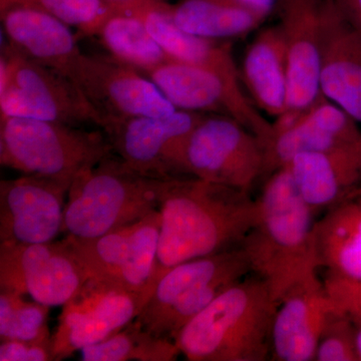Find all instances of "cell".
<instances>
[{"label":"cell","instance_id":"obj_9","mask_svg":"<svg viewBox=\"0 0 361 361\" xmlns=\"http://www.w3.org/2000/svg\"><path fill=\"white\" fill-rule=\"evenodd\" d=\"M265 142L231 116L206 115L186 148L192 177L250 192L264 178Z\"/></svg>","mask_w":361,"mask_h":361},{"label":"cell","instance_id":"obj_29","mask_svg":"<svg viewBox=\"0 0 361 361\" xmlns=\"http://www.w3.org/2000/svg\"><path fill=\"white\" fill-rule=\"evenodd\" d=\"M25 6L51 14L66 25L78 28V39L94 37L109 9L103 0H0V11Z\"/></svg>","mask_w":361,"mask_h":361},{"label":"cell","instance_id":"obj_28","mask_svg":"<svg viewBox=\"0 0 361 361\" xmlns=\"http://www.w3.org/2000/svg\"><path fill=\"white\" fill-rule=\"evenodd\" d=\"M18 292L0 290V341H20L51 348L49 306L25 300Z\"/></svg>","mask_w":361,"mask_h":361},{"label":"cell","instance_id":"obj_13","mask_svg":"<svg viewBox=\"0 0 361 361\" xmlns=\"http://www.w3.org/2000/svg\"><path fill=\"white\" fill-rule=\"evenodd\" d=\"M145 75L177 110L231 116L265 145L272 135V123L254 106L243 85L233 84L215 71L170 59Z\"/></svg>","mask_w":361,"mask_h":361},{"label":"cell","instance_id":"obj_32","mask_svg":"<svg viewBox=\"0 0 361 361\" xmlns=\"http://www.w3.org/2000/svg\"><path fill=\"white\" fill-rule=\"evenodd\" d=\"M1 361H49L54 360L51 348L42 344L20 341H1Z\"/></svg>","mask_w":361,"mask_h":361},{"label":"cell","instance_id":"obj_15","mask_svg":"<svg viewBox=\"0 0 361 361\" xmlns=\"http://www.w3.org/2000/svg\"><path fill=\"white\" fill-rule=\"evenodd\" d=\"M70 185L39 176L23 175L0 182V242H52L65 223Z\"/></svg>","mask_w":361,"mask_h":361},{"label":"cell","instance_id":"obj_19","mask_svg":"<svg viewBox=\"0 0 361 361\" xmlns=\"http://www.w3.org/2000/svg\"><path fill=\"white\" fill-rule=\"evenodd\" d=\"M319 85L325 99L361 125V35L339 13L334 0L325 1Z\"/></svg>","mask_w":361,"mask_h":361},{"label":"cell","instance_id":"obj_33","mask_svg":"<svg viewBox=\"0 0 361 361\" xmlns=\"http://www.w3.org/2000/svg\"><path fill=\"white\" fill-rule=\"evenodd\" d=\"M349 25L361 35V0H334Z\"/></svg>","mask_w":361,"mask_h":361},{"label":"cell","instance_id":"obj_17","mask_svg":"<svg viewBox=\"0 0 361 361\" xmlns=\"http://www.w3.org/2000/svg\"><path fill=\"white\" fill-rule=\"evenodd\" d=\"M272 125L265 146L264 179L298 154L361 144L360 123L324 97L294 118Z\"/></svg>","mask_w":361,"mask_h":361},{"label":"cell","instance_id":"obj_6","mask_svg":"<svg viewBox=\"0 0 361 361\" xmlns=\"http://www.w3.org/2000/svg\"><path fill=\"white\" fill-rule=\"evenodd\" d=\"M250 274L242 248L180 263L159 280L134 322L157 336L175 341L190 320Z\"/></svg>","mask_w":361,"mask_h":361},{"label":"cell","instance_id":"obj_35","mask_svg":"<svg viewBox=\"0 0 361 361\" xmlns=\"http://www.w3.org/2000/svg\"><path fill=\"white\" fill-rule=\"evenodd\" d=\"M235 1L266 20L271 14L276 11L279 0H235Z\"/></svg>","mask_w":361,"mask_h":361},{"label":"cell","instance_id":"obj_27","mask_svg":"<svg viewBox=\"0 0 361 361\" xmlns=\"http://www.w3.org/2000/svg\"><path fill=\"white\" fill-rule=\"evenodd\" d=\"M80 353L85 361H173L180 355L174 341L157 336L135 322Z\"/></svg>","mask_w":361,"mask_h":361},{"label":"cell","instance_id":"obj_7","mask_svg":"<svg viewBox=\"0 0 361 361\" xmlns=\"http://www.w3.org/2000/svg\"><path fill=\"white\" fill-rule=\"evenodd\" d=\"M0 116L102 126L96 110L70 78L26 58L8 44L0 59Z\"/></svg>","mask_w":361,"mask_h":361},{"label":"cell","instance_id":"obj_21","mask_svg":"<svg viewBox=\"0 0 361 361\" xmlns=\"http://www.w3.org/2000/svg\"><path fill=\"white\" fill-rule=\"evenodd\" d=\"M7 44L26 58L63 75L80 54L77 35L70 25L51 14L25 6L0 11Z\"/></svg>","mask_w":361,"mask_h":361},{"label":"cell","instance_id":"obj_31","mask_svg":"<svg viewBox=\"0 0 361 361\" xmlns=\"http://www.w3.org/2000/svg\"><path fill=\"white\" fill-rule=\"evenodd\" d=\"M323 283L339 312L350 317L361 316V280L326 275Z\"/></svg>","mask_w":361,"mask_h":361},{"label":"cell","instance_id":"obj_16","mask_svg":"<svg viewBox=\"0 0 361 361\" xmlns=\"http://www.w3.org/2000/svg\"><path fill=\"white\" fill-rule=\"evenodd\" d=\"M326 0H279L278 26L289 63L286 121L310 109L323 96L319 85L320 49Z\"/></svg>","mask_w":361,"mask_h":361},{"label":"cell","instance_id":"obj_12","mask_svg":"<svg viewBox=\"0 0 361 361\" xmlns=\"http://www.w3.org/2000/svg\"><path fill=\"white\" fill-rule=\"evenodd\" d=\"M151 295L89 279L63 305L52 334L54 360L106 341L134 322Z\"/></svg>","mask_w":361,"mask_h":361},{"label":"cell","instance_id":"obj_5","mask_svg":"<svg viewBox=\"0 0 361 361\" xmlns=\"http://www.w3.org/2000/svg\"><path fill=\"white\" fill-rule=\"evenodd\" d=\"M113 153L104 132L0 116V164L23 175L49 178L71 186L78 173Z\"/></svg>","mask_w":361,"mask_h":361},{"label":"cell","instance_id":"obj_3","mask_svg":"<svg viewBox=\"0 0 361 361\" xmlns=\"http://www.w3.org/2000/svg\"><path fill=\"white\" fill-rule=\"evenodd\" d=\"M278 304L264 280L248 275L190 320L176 344L189 361L267 360Z\"/></svg>","mask_w":361,"mask_h":361},{"label":"cell","instance_id":"obj_20","mask_svg":"<svg viewBox=\"0 0 361 361\" xmlns=\"http://www.w3.org/2000/svg\"><path fill=\"white\" fill-rule=\"evenodd\" d=\"M285 167L313 212H326L360 192L361 144L298 154Z\"/></svg>","mask_w":361,"mask_h":361},{"label":"cell","instance_id":"obj_23","mask_svg":"<svg viewBox=\"0 0 361 361\" xmlns=\"http://www.w3.org/2000/svg\"><path fill=\"white\" fill-rule=\"evenodd\" d=\"M168 6L167 1L157 2L130 13L142 18L171 59L215 71L233 84L243 85L231 40L206 39L184 32L175 25Z\"/></svg>","mask_w":361,"mask_h":361},{"label":"cell","instance_id":"obj_37","mask_svg":"<svg viewBox=\"0 0 361 361\" xmlns=\"http://www.w3.org/2000/svg\"><path fill=\"white\" fill-rule=\"evenodd\" d=\"M360 194L361 195V187H360Z\"/></svg>","mask_w":361,"mask_h":361},{"label":"cell","instance_id":"obj_8","mask_svg":"<svg viewBox=\"0 0 361 361\" xmlns=\"http://www.w3.org/2000/svg\"><path fill=\"white\" fill-rule=\"evenodd\" d=\"M161 225L158 210L96 238L68 235L63 241L89 279L152 296Z\"/></svg>","mask_w":361,"mask_h":361},{"label":"cell","instance_id":"obj_11","mask_svg":"<svg viewBox=\"0 0 361 361\" xmlns=\"http://www.w3.org/2000/svg\"><path fill=\"white\" fill-rule=\"evenodd\" d=\"M90 106L101 128L135 116L169 115L177 110L148 77L113 56L80 52L66 71Z\"/></svg>","mask_w":361,"mask_h":361},{"label":"cell","instance_id":"obj_36","mask_svg":"<svg viewBox=\"0 0 361 361\" xmlns=\"http://www.w3.org/2000/svg\"><path fill=\"white\" fill-rule=\"evenodd\" d=\"M351 318L355 323L356 353H357L358 361H361V316Z\"/></svg>","mask_w":361,"mask_h":361},{"label":"cell","instance_id":"obj_4","mask_svg":"<svg viewBox=\"0 0 361 361\" xmlns=\"http://www.w3.org/2000/svg\"><path fill=\"white\" fill-rule=\"evenodd\" d=\"M167 180L140 174L111 154L73 179L63 232L75 238H96L144 219L160 210Z\"/></svg>","mask_w":361,"mask_h":361},{"label":"cell","instance_id":"obj_1","mask_svg":"<svg viewBox=\"0 0 361 361\" xmlns=\"http://www.w3.org/2000/svg\"><path fill=\"white\" fill-rule=\"evenodd\" d=\"M160 212L157 284L180 263L241 248L255 223L256 200L250 192L187 176L167 180Z\"/></svg>","mask_w":361,"mask_h":361},{"label":"cell","instance_id":"obj_30","mask_svg":"<svg viewBox=\"0 0 361 361\" xmlns=\"http://www.w3.org/2000/svg\"><path fill=\"white\" fill-rule=\"evenodd\" d=\"M315 360L358 361L355 323L350 316L337 312L330 318L318 342Z\"/></svg>","mask_w":361,"mask_h":361},{"label":"cell","instance_id":"obj_34","mask_svg":"<svg viewBox=\"0 0 361 361\" xmlns=\"http://www.w3.org/2000/svg\"><path fill=\"white\" fill-rule=\"evenodd\" d=\"M161 1L166 0H103L110 13H130L142 6Z\"/></svg>","mask_w":361,"mask_h":361},{"label":"cell","instance_id":"obj_2","mask_svg":"<svg viewBox=\"0 0 361 361\" xmlns=\"http://www.w3.org/2000/svg\"><path fill=\"white\" fill-rule=\"evenodd\" d=\"M255 200V223L241 248L252 274L264 280L279 302L296 285L318 276L315 213L287 167L266 178Z\"/></svg>","mask_w":361,"mask_h":361},{"label":"cell","instance_id":"obj_22","mask_svg":"<svg viewBox=\"0 0 361 361\" xmlns=\"http://www.w3.org/2000/svg\"><path fill=\"white\" fill-rule=\"evenodd\" d=\"M247 96L264 116L277 120L289 101V63L278 25L259 30L247 47L239 66Z\"/></svg>","mask_w":361,"mask_h":361},{"label":"cell","instance_id":"obj_24","mask_svg":"<svg viewBox=\"0 0 361 361\" xmlns=\"http://www.w3.org/2000/svg\"><path fill=\"white\" fill-rule=\"evenodd\" d=\"M315 245L327 275L361 280V195L329 209L316 221Z\"/></svg>","mask_w":361,"mask_h":361},{"label":"cell","instance_id":"obj_18","mask_svg":"<svg viewBox=\"0 0 361 361\" xmlns=\"http://www.w3.org/2000/svg\"><path fill=\"white\" fill-rule=\"evenodd\" d=\"M337 312L318 276L296 285L278 304L272 326L273 360H315L323 330Z\"/></svg>","mask_w":361,"mask_h":361},{"label":"cell","instance_id":"obj_25","mask_svg":"<svg viewBox=\"0 0 361 361\" xmlns=\"http://www.w3.org/2000/svg\"><path fill=\"white\" fill-rule=\"evenodd\" d=\"M168 9L180 30L211 39H240L266 21L235 0H179Z\"/></svg>","mask_w":361,"mask_h":361},{"label":"cell","instance_id":"obj_14","mask_svg":"<svg viewBox=\"0 0 361 361\" xmlns=\"http://www.w3.org/2000/svg\"><path fill=\"white\" fill-rule=\"evenodd\" d=\"M87 279L63 239L39 244L0 242V290L30 295L51 307L66 304Z\"/></svg>","mask_w":361,"mask_h":361},{"label":"cell","instance_id":"obj_26","mask_svg":"<svg viewBox=\"0 0 361 361\" xmlns=\"http://www.w3.org/2000/svg\"><path fill=\"white\" fill-rule=\"evenodd\" d=\"M94 37L110 56L144 75L171 59L134 13L109 14Z\"/></svg>","mask_w":361,"mask_h":361},{"label":"cell","instance_id":"obj_10","mask_svg":"<svg viewBox=\"0 0 361 361\" xmlns=\"http://www.w3.org/2000/svg\"><path fill=\"white\" fill-rule=\"evenodd\" d=\"M205 114L176 110L169 115L135 116L103 128L114 153L140 174L155 179L187 177L186 148Z\"/></svg>","mask_w":361,"mask_h":361}]
</instances>
